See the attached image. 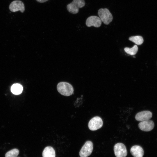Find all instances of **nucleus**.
<instances>
[{"label": "nucleus", "instance_id": "nucleus-14", "mask_svg": "<svg viewBox=\"0 0 157 157\" xmlns=\"http://www.w3.org/2000/svg\"><path fill=\"white\" fill-rule=\"evenodd\" d=\"M129 39L130 41L138 45L141 44L144 41L143 38L139 35L130 37Z\"/></svg>", "mask_w": 157, "mask_h": 157}, {"label": "nucleus", "instance_id": "nucleus-8", "mask_svg": "<svg viewBox=\"0 0 157 157\" xmlns=\"http://www.w3.org/2000/svg\"><path fill=\"white\" fill-rule=\"evenodd\" d=\"M101 21L99 17L95 16H92L89 17L86 21V25L88 27L93 26L99 27L101 25Z\"/></svg>", "mask_w": 157, "mask_h": 157}, {"label": "nucleus", "instance_id": "nucleus-1", "mask_svg": "<svg viewBox=\"0 0 157 157\" xmlns=\"http://www.w3.org/2000/svg\"><path fill=\"white\" fill-rule=\"evenodd\" d=\"M57 88L58 92L64 96H69L73 93L74 89L71 84L65 82H61L57 85Z\"/></svg>", "mask_w": 157, "mask_h": 157}, {"label": "nucleus", "instance_id": "nucleus-16", "mask_svg": "<svg viewBox=\"0 0 157 157\" xmlns=\"http://www.w3.org/2000/svg\"><path fill=\"white\" fill-rule=\"evenodd\" d=\"M19 153V150L17 149H14L6 152L5 157H17Z\"/></svg>", "mask_w": 157, "mask_h": 157}, {"label": "nucleus", "instance_id": "nucleus-11", "mask_svg": "<svg viewBox=\"0 0 157 157\" xmlns=\"http://www.w3.org/2000/svg\"><path fill=\"white\" fill-rule=\"evenodd\" d=\"M130 152L134 157H143L144 151L143 149L138 145H134L130 149Z\"/></svg>", "mask_w": 157, "mask_h": 157}, {"label": "nucleus", "instance_id": "nucleus-17", "mask_svg": "<svg viewBox=\"0 0 157 157\" xmlns=\"http://www.w3.org/2000/svg\"><path fill=\"white\" fill-rule=\"evenodd\" d=\"M37 2H39V3H43L49 0H36Z\"/></svg>", "mask_w": 157, "mask_h": 157}, {"label": "nucleus", "instance_id": "nucleus-12", "mask_svg": "<svg viewBox=\"0 0 157 157\" xmlns=\"http://www.w3.org/2000/svg\"><path fill=\"white\" fill-rule=\"evenodd\" d=\"M42 155L43 157H55V151L51 147H47L44 149Z\"/></svg>", "mask_w": 157, "mask_h": 157}, {"label": "nucleus", "instance_id": "nucleus-4", "mask_svg": "<svg viewBox=\"0 0 157 157\" xmlns=\"http://www.w3.org/2000/svg\"><path fill=\"white\" fill-rule=\"evenodd\" d=\"M93 146V144L91 141H87L80 151V156L81 157H87L89 156L92 151Z\"/></svg>", "mask_w": 157, "mask_h": 157}, {"label": "nucleus", "instance_id": "nucleus-7", "mask_svg": "<svg viewBox=\"0 0 157 157\" xmlns=\"http://www.w3.org/2000/svg\"><path fill=\"white\" fill-rule=\"evenodd\" d=\"M10 10L12 12H16L19 10L23 13L25 11V6L23 2L20 0H15L12 1L9 6Z\"/></svg>", "mask_w": 157, "mask_h": 157}, {"label": "nucleus", "instance_id": "nucleus-6", "mask_svg": "<svg viewBox=\"0 0 157 157\" xmlns=\"http://www.w3.org/2000/svg\"><path fill=\"white\" fill-rule=\"evenodd\" d=\"M114 150L116 157H126L127 151L125 145L121 143L116 144L114 147Z\"/></svg>", "mask_w": 157, "mask_h": 157}, {"label": "nucleus", "instance_id": "nucleus-5", "mask_svg": "<svg viewBox=\"0 0 157 157\" xmlns=\"http://www.w3.org/2000/svg\"><path fill=\"white\" fill-rule=\"evenodd\" d=\"M103 125V122L101 117L95 116L92 118L89 121L88 126L91 131H95L101 128Z\"/></svg>", "mask_w": 157, "mask_h": 157}, {"label": "nucleus", "instance_id": "nucleus-10", "mask_svg": "<svg viewBox=\"0 0 157 157\" xmlns=\"http://www.w3.org/2000/svg\"><path fill=\"white\" fill-rule=\"evenodd\" d=\"M152 113L148 110H144L138 113L135 116V119L141 122L149 120L152 117Z\"/></svg>", "mask_w": 157, "mask_h": 157}, {"label": "nucleus", "instance_id": "nucleus-15", "mask_svg": "<svg viewBox=\"0 0 157 157\" xmlns=\"http://www.w3.org/2000/svg\"><path fill=\"white\" fill-rule=\"evenodd\" d=\"M138 50V47L136 45H134L131 48L126 47L124 49L125 52L131 55H135L137 52Z\"/></svg>", "mask_w": 157, "mask_h": 157}, {"label": "nucleus", "instance_id": "nucleus-3", "mask_svg": "<svg viewBox=\"0 0 157 157\" xmlns=\"http://www.w3.org/2000/svg\"><path fill=\"white\" fill-rule=\"evenodd\" d=\"M98 14L101 20L105 24H108L113 20L112 14L107 8H101L98 11Z\"/></svg>", "mask_w": 157, "mask_h": 157}, {"label": "nucleus", "instance_id": "nucleus-9", "mask_svg": "<svg viewBox=\"0 0 157 157\" xmlns=\"http://www.w3.org/2000/svg\"><path fill=\"white\" fill-rule=\"evenodd\" d=\"M154 122L149 119L140 122L138 124L139 129L144 131H150L154 129Z\"/></svg>", "mask_w": 157, "mask_h": 157}, {"label": "nucleus", "instance_id": "nucleus-13", "mask_svg": "<svg viewBox=\"0 0 157 157\" xmlns=\"http://www.w3.org/2000/svg\"><path fill=\"white\" fill-rule=\"evenodd\" d=\"M11 92L14 94H19L23 90V87L21 85L18 83L13 84L11 88Z\"/></svg>", "mask_w": 157, "mask_h": 157}, {"label": "nucleus", "instance_id": "nucleus-2", "mask_svg": "<svg viewBox=\"0 0 157 157\" xmlns=\"http://www.w3.org/2000/svg\"><path fill=\"white\" fill-rule=\"evenodd\" d=\"M84 0H73L67 6V10L73 14L77 13L80 8L83 7L85 5Z\"/></svg>", "mask_w": 157, "mask_h": 157}]
</instances>
